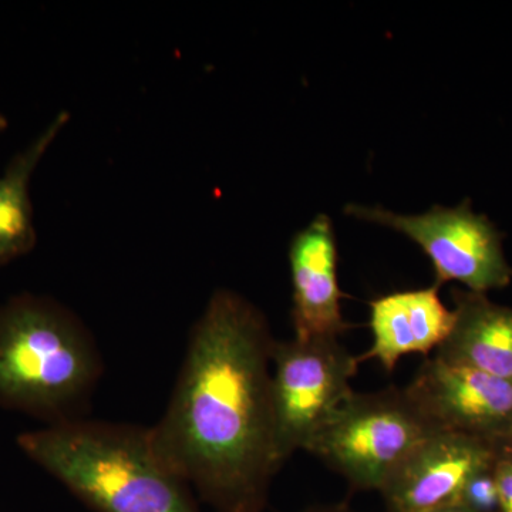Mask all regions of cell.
Returning <instances> with one entry per match:
<instances>
[{"label":"cell","instance_id":"cell-1","mask_svg":"<svg viewBox=\"0 0 512 512\" xmlns=\"http://www.w3.org/2000/svg\"><path fill=\"white\" fill-rule=\"evenodd\" d=\"M265 316L217 291L191 330L167 409L150 427L158 454L215 512H264L281 466Z\"/></svg>","mask_w":512,"mask_h":512},{"label":"cell","instance_id":"cell-2","mask_svg":"<svg viewBox=\"0 0 512 512\" xmlns=\"http://www.w3.org/2000/svg\"><path fill=\"white\" fill-rule=\"evenodd\" d=\"M20 451L96 512H200L150 427L89 417L19 434Z\"/></svg>","mask_w":512,"mask_h":512},{"label":"cell","instance_id":"cell-3","mask_svg":"<svg viewBox=\"0 0 512 512\" xmlns=\"http://www.w3.org/2000/svg\"><path fill=\"white\" fill-rule=\"evenodd\" d=\"M101 375L99 346L69 309L30 293L0 305V407L46 426L83 419Z\"/></svg>","mask_w":512,"mask_h":512},{"label":"cell","instance_id":"cell-4","mask_svg":"<svg viewBox=\"0 0 512 512\" xmlns=\"http://www.w3.org/2000/svg\"><path fill=\"white\" fill-rule=\"evenodd\" d=\"M433 433L404 389L353 392L305 451L339 473L352 490L380 491L394 468Z\"/></svg>","mask_w":512,"mask_h":512},{"label":"cell","instance_id":"cell-5","mask_svg":"<svg viewBox=\"0 0 512 512\" xmlns=\"http://www.w3.org/2000/svg\"><path fill=\"white\" fill-rule=\"evenodd\" d=\"M359 363L339 339L275 342L271 396L279 466L295 451L306 450L353 393L350 379Z\"/></svg>","mask_w":512,"mask_h":512},{"label":"cell","instance_id":"cell-6","mask_svg":"<svg viewBox=\"0 0 512 512\" xmlns=\"http://www.w3.org/2000/svg\"><path fill=\"white\" fill-rule=\"evenodd\" d=\"M345 212L357 220L396 229L416 242L433 262L437 288L456 281L468 291L485 293L511 282L503 237L485 215L471 210L470 201L456 208L433 207L421 215L357 204H349Z\"/></svg>","mask_w":512,"mask_h":512},{"label":"cell","instance_id":"cell-7","mask_svg":"<svg viewBox=\"0 0 512 512\" xmlns=\"http://www.w3.org/2000/svg\"><path fill=\"white\" fill-rule=\"evenodd\" d=\"M434 431L493 441L512 433V382L433 357L404 387Z\"/></svg>","mask_w":512,"mask_h":512},{"label":"cell","instance_id":"cell-8","mask_svg":"<svg viewBox=\"0 0 512 512\" xmlns=\"http://www.w3.org/2000/svg\"><path fill=\"white\" fill-rule=\"evenodd\" d=\"M493 463V441L436 431L410 451L380 488L389 512L458 507L468 481Z\"/></svg>","mask_w":512,"mask_h":512},{"label":"cell","instance_id":"cell-9","mask_svg":"<svg viewBox=\"0 0 512 512\" xmlns=\"http://www.w3.org/2000/svg\"><path fill=\"white\" fill-rule=\"evenodd\" d=\"M295 339H339L352 328L343 319L338 285V247L332 221L318 215L289 247Z\"/></svg>","mask_w":512,"mask_h":512},{"label":"cell","instance_id":"cell-10","mask_svg":"<svg viewBox=\"0 0 512 512\" xmlns=\"http://www.w3.org/2000/svg\"><path fill=\"white\" fill-rule=\"evenodd\" d=\"M456 315L441 302L439 288L389 293L370 302L373 345L359 362L377 359L393 372L400 357L427 355L439 348L453 330Z\"/></svg>","mask_w":512,"mask_h":512},{"label":"cell","instance_id":"cell-11","mask_svg":"<svg viewBox=\"0 0 512 512\" xmlns=\"http://www.w3.org/2000/svg\"><path fill=\"white\" fill-rule=\"evenodd\" d=\"M451 296L456 320L434 357L512 382V308L485 293L456 289Z\"/></svg>","mask_w":512,"mask_h":512},{"label":"cell","instance_id":"cell-12","mask_svg":"<svg viewBox=\"0 0 512 512\" xmlns=\"http://www.w3.org/2000/svg\"><path fill=\"white\" fill-rule=\"evenodd\" d=\"M67 121L69 114H57L25 150L12 158L5 173L0 175V268L35 248L37 237L30 181Z\"/></svg>","mask_w":512,"mask_h":512},{"label":"cell","instance_id":"cell-13","mask_svg":"<svg viewBox=\"0 0 512 512\" xmlns=\"http://www.w3.org/2000/svg\"><path fill=\"white\" fill-rule=\"evenodd\" d=\"M458 508L467 512H501L500 497L491 466L484 468L468 481Z\"/></svg>","mask_w":512,"mask_h":512},{"label":"cell","instance_id":"cell-14","mask_svg":"<svg viewBox=\"0 0 512 512\" xmlns=\"http://www.w3.org/2000/svg\"><path fill=\"white\" fill-rule=\"evenodd\" d=\"M493 477L501 512H512V433L493 440Z\"/></svg>","mask_w":512,"mask_h":512},{"label":"cell","instance_id":"cell-15","mask_svg":"<svg viewBox=\"0 0 512 512\" xmlns=\"http://www.w3.org/2000/svg\"><path fill=\"white\" fill-rule=\"evenodd\" d=\"M303 512H355L349 507L348 503H339L332 505H316Z\"/></svg>","mask_w":512,"mask_h":512},{"label":"cell","instance_id":"cell-16","mask_svg":"<svg viewBox=\"0 0 512 512\" xmlns=\"http://www.w3.org/2000/svg\"><path fill=\"white\" fill-rule=\"evenodd\" d=\"M8 126H9L8 119H6V117L3 116V114H0V133H2V131H5L6 128H8Z\"/></svg>","mask_w":512,"mask_h":512},{"label":"cell","instance_id":"cell-17","mask_svg":"<svg viewBox=\"0 0 512 512\" xmlns=\"http://www.w3.org/2000/svg\"><path fill=\"white\" fill-rule=\"evenodd\" d=\"M436 512H467V511L461 510V508H458V507H454V508H447V510H441V511H436Z\"/></svg>","mask_w":512,"mask_h":512}]
</instances>
